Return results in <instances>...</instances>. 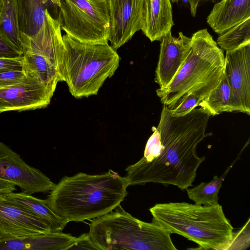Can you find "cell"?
I'll use <instances>...</instances> for the list:
<instances>
[{"instance_id":"cell-1","label":"cell","mask_w":250,"mask_h":250,"mask_svg":"<svg viewBox=\"0 0 250 250\" xmlns=\"http://www.w3.org/2000/svg\"><path fill=\"white\" fill-rule=\"evenodd\" d=\"M183 116H172L163 105L157 128L148 139L143 157L125 168L129 186L148 183L173 185L182 190L192 186L205 160L196 148L206 136L209 110L200 105Z\"/></svg>"},{"instance_id":"cell-2","label":"cell","mask_w":250,"mask_h":250,"mask_svg":"<svg viewBox=\"0 0 250 250\" xmlns=\"http://www.w3.org/2000/svg\"><path fill=\"white\" fill-rule=\"evenodd\" d=\"M128 186L126 178L112 169L96 175L80 172L63 177L45 200L68 223L83 222L114 210L127 196Z\"/></svg>"},{"instance_id":"cell-3","label":"cell","mask_w":250,"mask_h":250,"mask_svg":"<svg viewBox=\"0 0 250 250\" xmlns=\"http://www.w3.org/2000/svg\"><path fill=\"white\" fill-rule=\"evenodd\" d=\"M225 56L207 29L193 34L191 50L183 65L166 87L156 90L160 101L169 110L177 108L190 94L206 99L219 83Z\"/></svg>"},{"instance_id":"cell-4","label":"cell","mask_w":250,"mask_h":250,"mask_svg":"<svg viewBox=\"0 0 250 250\" xmlns=\"http://www.w3.org/2000/svg\"><path fill=\"white\" fill-rule=\"evenodd\" d=\"M149 211L153 222L196 243V249L227 250L232 240L233 228L219 203H159Z\"/></svg>"},{"instance_id":"cell-5","label":"cell","mask_w":250,"mask_h":250,"mask_svg":"<svg viewBox=\"0 0 250 250\" xmlns=\"http://www.w3.org/2000/svg\"><path fill=\"white\" fill-rule=\"evenodd\" d=\"M64 50L59 73L71 94L80 99L96 95L119 66L120 58L108 43L81 42L62 36Z\"/></svg>"},{"instance_id":"cell-6","label":"cell","mask_w":250,"mask_h":250,"mask_svg":"<svg viewBox=\"0 0 250 250\" xmlns=\"http://www.w3.org/2000/svg\"><path fill=\"white\" fill-rule=\"evenodd\" d=\"M93 219L89 234L97 250H176L171 233L161 226L137 219L119 205Z\"/></svg>"},{"instance_id":"cell-7","label":"cell","mask_w":250,"mask_h":250,"mask_svg":"<svg viewBox=\"0 0 250 250\" xmlns=\"http://www.w3.org/2000/svg\"><path fill=\"white\" fill-rule=\"evenodd\" d=\"M58 19L61 29L79 41L108 42L109 0H60Z\"/></svg>"},{"instance_id":"cell-8","label":"cell","mask_w":250,"mask_h":250,"mask_svg":"<svg viewBox=\"0 0 250 250\" xmlns=\"http://www.w3.org/2000/svg\"><path fill=\"white\" fill-rule=\"evenodd\" d=\"M0 180L7 181L30 194L51 191L55 184L40 169L0 141Z\"/></svg>"},{"instance_id":"cell-9","label":"cell","mask_w":250,"mask_h":250,"mask_svg":"<svg viewBox=\"0 0 250 250\" xmlns=\"http://www.w3.org/2000/svg\"><path fill=\"white\" fill-rule=\"evenodd\" d=\"M224 73L231 90L229 112L250 115V43L226 52Z\"/></svg>"},{"instance_id":"cell-10","label":"cell","mask_w":250,"mask_h":250,"mask_svg":"<svg viewBox=\"0 0 250 250\" xmlns=\"http://www.w3.org/2000/svg\"><path fill=\"white\" fill-rule=\"evenodd\" d=\"M25 76L21 83L0 88V113L35 110L49 104L55 90L33 76Z\"/></svg>"},{"instance_id":"cell-11","label":"cell","mask_w":250,"mask_h":250,"mask_svg":"<svg viewBox=\"0 0 250 250\" xmlns=\"http://www.w3.org/2000/svg\"><path fill=\"white\" fill-rule=\"evenodd\" d=\"M144 0H109L108 41L117 49L141 30Z\"/></svg>"},{"instance_id":"cell-12","label":"cell","mask_w":250,"mask_h":250,"mask_svg":"<svg viewBox=\"0 0 250 250\" xmlns=\"http://www.w3.org/2000/svg\"><path fill=\"white\" fill-rule=\"evenodd\" d=\"M0 193V240L51 232L39 217L16 205Z\"/></svg>"},{"instance_id":"cell-13","label":"cell","mask_w":250,"mask_h":250,"mask_svg":"<svg viewBox=\"0 0 250 250\" xmlns=\"http://www.w3.org/2000/svg\"><path fill=\"white\" fill-rule=\"evenodd\" d=\"M172 36L171 31L161 40L159 61L155 71V82L159 88L167 86L177 74L191 50V38L178 33Z\"/></svg>"},{"instance_id":"cell-14","label":"cell","mask_w":250,"mask_h":250,"mask_svg":"<svg viewBox=\"0 0 250 250\" xmlns=\"http://www.w3.org/2000/svg\"><path fill=\"white\" fill-rule=\"evenodd\" d=\"M21 41L42 32L52 17L58 18L59 6L50 0H16Z\"/></svg>"},{"instance_id":"cell-15","label":"cell","mask_w":250,"mask_h":250,"mask_svg":"<svg viewBox=\"0 0 250 250\" xmlns=\"http://www.w3.org/2000/svg\"><path fill=\"white\" fill-rule=\"evenodd\" d=\"M174 24L170 0H144L141 30L151 42L161 41Z\"/></svg>"},{"instance_id":"cell-16","label":"cell","mask_w":250,"mask_h":250,"mask_svg":"<svg viewBox=\"0 0 250 250\" xmlns=\"http://www.w3.org/2000/svg\"><path fill=\"white\" fill-rule=\"evenodd\" d=\"M77 237L59 232L0 240V250H67Z\"/></svg>"},{"instance_id":"cell-17","label":"cell","mask_w":250,"mask_h":250,"mask_svg":"<svg viewBox=\"0 0 250 250\" xmlns=\"http://www.w3.org/2000/svg\"><path fill=\"white\" fill-rule=\"evenodd\" d=\"M250 18V0H221L214 5L207 20L213 31L220 34Z\"/></svg>"},{"instance_id":"cell-18","label":"cell","mask_w":250,"mask_h":250,"mask_svg":"<svg viewBox=\"0 0 250 250\" xmlns=\"http://www.w3.org/2000/svg\"><path fill=\"white\" fill-rule=\"evenodd\" d=\"M10 201L31 212L44 221L51 232L62 231L67 221L55 214L47 205L45 200L24 192L5 194Z\"/></svg>"},{"instance_id":"cell-19","label":"cell","mask_w":250,"mask_h":250,"mask_svg":"<svg viewBox=\"0 0 250 250\" xmlns=\"http://www.w3.org/2000/svg\"><path fill=\"white\" fill-rule=\"evenodd\" d=\"M21 64L25 75L33 76L54 90L58 83L61 82L57 67L42 55L26 52L22 56Z\"/></svg>"},{"instance_id":"cell-20","label":"cell","mask_w":250,"mask_h":250,"mask_svg":"<svg viewBox=\"0 0 250 250\" xmlns=\"http://www.w3.org/2000/svg\"><path fill=\"white\" fill-rule=\"evenodd\" d=\"M0 35L8 44L23 56L16 0H4L0 15Z\"/></svg>"},{"instance_id":"cell-21","label":"cell","mask_w":250,"mask_h":250,"mask_svg":"<svg viewBox=\"0 0 250 250\" xmlns=\"http://www.w3.org/2000/svg\"><path fill=\"white\" fill-rule=\"evenodd\" d=\"M243 150L242 149L239 155L221 176L215 175L213 180L208 183L202 182L193 188H187L186 190L188 198L197 205H211L218 204V193L223 182L229 171L238 160Z\"/></svg>"},{"instance_id":"cell-22","label":"cell","mask_w":250,"mask_h":250,"mask_svg":"<svg viewBox=\"0 0 250 250\" xmlns=\"http://www.w3.org/2000/svg\"><path fill=\"white\" fill-rule=\"evenodd\" d=\"M217 44L221 49L232 51L250 43V18H249L219 34Z\"/></svg>"},{"instance_id":"cell-23","label":"cell","mask_w":250,"mask_h":250,"mask_svg":"<svg viewBox=\"0 0 250 250\" xmlns=\"http://www.w3.org/2000/svg\"><path fill=\"white\" fill-rule=\"evenodd\" d=\"M230 98V88L223 72L218 85L199 105L206 107L212 116H215L224 112H229Z\"/></svg>"},{"instance_id":"cell-24","label":"cell","mask_w":250,"mask_h":250,"mask_svg":"<svg viewBox=\"0 0 250 250\" xmlns=\"http://www.w3.org/2000/svg\"><path fill=\"white\" fill-rule=\"evenodd\" d=\"M250 246V219L233 236L228 250H245Z\"/></svg>"},{"instance_id":"cell-25","label":"cell","mask_w":250,"mask_h":250,"mask_svg":"<svg viewBox=\"0 0 250 250\" xmlns=\"http://www.w3.org/2000/svg\"><path fill=\"white\" fill-rule=\"evenodd\" d=\"M26 76L22 70H9L0 72V88L18 84L22 82Z\"/></svg>"},{"instance_id":"cell-26","label":"cell","mask_w":250,"mask_h":250,"mask_svg":"<svg viewBox=\"0 0 250 250\" xmlns=\"http://www.w3.org/2000/svg\"><path fill=\"white\" fill-rule=\"evenodd\" d=\"M202 101L199 97L193 94H190L177 108L170 110V114L174 117L184 116L193 108L198 106Z\"/></svg>"},{"instance_id":"cell-27","label":"cell","mask_w":250,"mask_h":250,"mask_svg":"<svg viewBox=\"0 0 250 250\" xmlns=\"http://www.w3.org/2000/svg\"><path fill=\"white\" fill-rule=\"evenodd\" d=\"M22 56L15 58H0V72L9 70H22Z\"/></svg>"},{"instance_id":"cell-28","label":"cell","mask_w":250,"mask_h":250,"mask_svg":"<svg viewBox=\"0 0 250 250\" xmlns=\"http://www.w3.org/2000/svg\"><path fill=\"white\" fill-rule=\"evenodd\" d=\"M97 250L91 241L89 233L81 235L68 250Z\"/></svg>"},{"instance_id":"cell-29","label":"cell","mask_w":250,"mask_h":250,"mask_svg":"<svg viewBox=\"0 0 250 250\" xmlns=\"http://www.w3.org/2000/svg\"><path fill=\"white\" fill-rule=\"evenodd\" d=\"M22 56L8 44L0 35V58H15Z\"/></svg>"},{"instance_id":"cell-30","label":"cell","mask_w":250,"mask_h":250,"mask_svg":"<svg viewBox=\"0 0 250 250\" xmlns=\"http://www.w3.org/2000/svg\"><path fill=\"white\" fill-rule=\"evenodd\" d=\"M190 6L191 14L193 17L196 15L198 7L202 3L210 1L212 2L216 3L221 0H187Z\"/></svg>"},{"instance_id":"cell-31","label":"cell","mask_w":250,"mask_h":250,"mask_svg":"<svg viewBox=\"0 0 250 250\" xmlns=\"http://www.w3.org/2000/svg\"><path fill=\"white\" fill-rule=\"evenodd\" d=\"M16 185L9 181L0 180V193H9L15 191Z\"/></svg>"},{"instance_id":"cell-32","label":"cell","mask_w":250,"mask_h":250,"mask_svg":"<svg viewBox=\"0 0 250 250\" xmlns=\"http://www.w3.org/2000/svg\"><path fill=\"white\" fill-rule=\"evenodd\" d=\"M4 0H0V15L3 8Z\"/></svg>"},{"instance_id":"cell-33","label":"cell","mask_w":250,"mask_h":250,"mask_svg":"<svg viewBox=\"0 0 250 250\" xmlns=\"http://www.w3.org/2000/svg\"><path fill=\"white\" fill-rule=\"evenodd\" d=\"M53 3L57 5L59 7L60 4V0H50Z\"/></svg>"},{"instance_id":"cell-34","label":"cell","mask_w":250,"mask_h":250,"mask_svg":"<svg viewBox=\"0 0 250 250\" xmlns=\"http://www.w3.org/2000/svg\"><path fill=\"white\" fill-rule=\"evenodd\" d=\"M170 1H171L173 3H174V2H178L180 0H170Z\"/></svg>"}]
</instances>
